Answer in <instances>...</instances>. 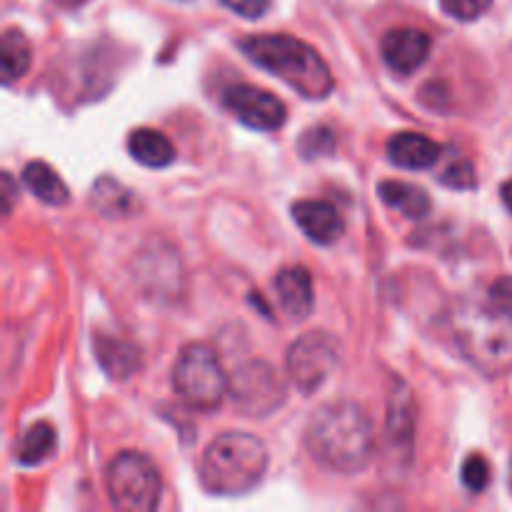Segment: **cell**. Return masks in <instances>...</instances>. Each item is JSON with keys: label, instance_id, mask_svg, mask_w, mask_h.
I'll use <instances>...</instances> for the list:
<instances>
[{"label": "cell", "instance_id": "obj_1", "mask_svg": "<svg viewBox=\"0 0 512 512\" xmlns=\"http://www.w3.org/2000/svg\"><path fill=\"white\" fill-rule=\"evenodd\" d=\"M313 460L335 473H360L375 455V430L368 413L353 400L323 405L305 430Z\"/></svg>", "mask_w": 512, "mask_h": 512}, {"label": "cell", "instance_id": "obj_2", "mask_svg": "<svg viewBox=\"0 0 512 512\" xmlns=\"http://www.w3.org/2000/svg\"><path fill=\"white\" fill-rule=\"evenodd\" d=\"M243 50L255 65L288 83L308 100H323L333 93V73L313 45L293 35H253L243 40Z\"/></svg>", "mask_w": 512, "mask_h": 512}, {"label": "cell", "instance_id": "obj_3", "mask_svg": "<svg viewBox=\"0 0 512 512\" xmlns=\"http://www.w3.org/2000/svg\"><path fill=\"white\" fill-rule=\"evenodd\" d=\"M453 340L460 355L488 378L512 373V315L505 310L460 308L453 315Z\"/></svg>", "mask_w": 512, "mask_h": 512}, {"label": "cell", "instance_id": "obj_4", "mask_svg": "<svg viewBox=\"0 0 512 512\" xmlns=\"http://www.w3.org/2000/svg\"><path fill=\"white\" fill-rule=\"evenodd\" d=\"M268 450L255 435L223 433L205 448L200 483L213 495H245L263 480Z\"/></svg>", "mask_w": 512, "mask_h": 512}, {"label": "cell", "instance_id": "obj_5", "mask_svg": "<svg viewBox=\"0 0 512 512\" xmlns=\"http://www.w3.org/2000/svg\"><path fill=\"white\" fill-rule=\"evenodd\" d=\"M173 388L188 408L210 413L230 393V378L208 345H188L173 368Z\"/></svg>", "mask_w": 512, "mask_h": 512}, {"label": "cell", "instance_id": "obj_6", "mask_svg": "<svg viewBox=\"0 0 512 512\" xmlns=\"http://www.w3.org/2000/svg\"><path fill=\"white\" fill-rule=\"evenodd\" d=\"M105 488L113 508L125 512H150L160 503V473L153 460L145 455L125 450L115 455L108 465Z\"/></svg>", "mask_w": 512, "mask_h": 512}, {"label": "cell", "instance_id": "obj_7", "mask_svg": "<svg viewBox=\"0 0 512 512\" xmlns=\"http://www.w3.org/2000/svg\"><path fill=\"white\" fill-rule=\"evenodd\" d=\"M288 375L300 388V393L313 395L315 390L323 388L328 383L330 375L335 373L340 363V343L335 335L320 333H305L290 345L288 350Z\"/></svg>", "mask_w": 512, "mask_h": 512}, {"label": "cell", "instance_id": "obj_8", "mask_svg": "<svg viewBox=\"0 0 512 512\" xmlns=\"http://www.w3.org/2000/svg\"><path fill=\"white\" fill-rule=\"evenodd\" d=\"M228 395L245 415H270L283 405L285 385L273 365L250 360L233 373Z\"/></svg>", "mask_w": 512, "mask_h": 512}, {"label": "cell", "instance_id": "obj_9", "mask_svg": "<svg viewBox=\"0 0 512 512\" xmlns=\"http://www.w3.org/2000/svg\"><path fill=\"white\" fill-rule=\"evenodd\" d=\"M223 103L240 123L253 130H278L285 123V105L268 90H260L255 85L238 83L225 88Z\"/></svg>", "mask_w": 512, "mask_h": 512}, {"label": "cell", "instance_id": "obj_10", "mask_svg": "<svg viewBox=\"0 0 512 512\" xmlns=\"http://www.w3.org/2000/svg\"><path fill=\"white\" fill-rule=\"evenodd\" d=\"M430 50H433V40L420 28H395L385 33L380 43L383 60L390 70L400 75H413L415 70L423 68Z\"/></svg>", "mask_w": 512, "mask_h": 512}, {"label": "cell", "instance_id": "obj_11", "mask_svg": "<svg viewBox=\"0 0 512 512\" xmlns=\"http://www.w3.org/2000/svg\"><path fill=\"white\" fill-rule=\"evenodd\" d=\"M293 220L318 245H333L343 235V218L328 200H298L293 205Z\"/></svg>", "mask_w": 512, "mask_h": 512}, {"label": "cell", "instance_id": "obj_12", "mask_svg": "<svg viewBox=\"0 0 512 512\" xmlns=\"http://www.w3.org/2000/svg\"><path fill=\"white\" fill-rule=\"evenodd\" d=\"M443 155L435 140L420 133H398L388 140V158L390 163L405 170H428Z\"/></svg>", "mask_w": 512, "mask_h": 512}, {"label": "cell", "instance_id": "obj_13", "mask_svg": "<svg viewBox=\"0 0 512 512\" xmlns=\"http://www.w3.org/2000/svg\"><path fill=\"white\" fill-rule=\"evenodd\" d=\"M275 290H278V300L283 305L285 313L290 318L300 320L308 318L313 313L315 305V290L313 278L305 268H285L280 270L275 278Z\"/></svg>", "mask_w": 512, "mask_h": 512}, {"label": "cell", "instance_id": "obj_14", "mask_svg": "<svg viewBox=\"0 0 512 512\" xmlns=\"http://www.w3.org/2000/svg\"><path fill=\"white\" fill-rule=\"evenodd\" d=\"M93 345H95V358H98V363L103 365V370L113 380H128L130 375H135V370L143 365L140 350L135 348L130 340L98 333L95 335Z\"/></svg>", "mask_w": 512, "mask_h": 512}, {"label": "cell", "instance_id": "obj_15", "mask_svg": "<svg viewBox=\"0 0 512 512\" xmlns=\"http://www.w3.org/2000/svg\"><path fill=\"white\" fill-rule=\"evenodd\" d=\"M388 443L395 453L410 455L415 440V400L405 385H398L390 395L388 405Z\"/></svg>", "mask_w": 512, "mask_h": 512}, {"label": "cell", "instance_id": "obj_16", "mask_svg": "<svg viewBox=\"0 0 512 512\" xmlns=\"http://www.w3.org/2000/svg\"><path fill=\"white\" fill-rule=\"evenodd\" d=\"M128 150L133 160H138L145 168H168L175 160V145L160 130L138 128L130 133Z\"/></svg>", "mask_w": 512, "mask_h": 512}, {"label": "cell", "instance_id": "obj_17", "mask_svg": "<svg viewBox=\"0 0 512 512\" xmlns=\"http://www.w3.org/2000/svg\"><path fill=\"white\" fill-rule=\"evenodd\" d=\"M23 183L28 185L30 193L45 205H65L70 200L68 185L63 183L58 173L43 160H33L23 168Z\"/></svg>", "mask_w": 512, "mask_h": 512}, {"label": "cell", "instance_id": "obj_18", "mask_svg": "<svg viewBox=\"0 0 512 512\" xmlns=\"http://www.w3.org/2000/svg\"><path fill=\"white\" fill-rule=\"evenodd\" d=\"M378 195L390 205L400 210L408 218H425L430 213V195L413 183H400V180H383L378 185Z\"/></svg>", "mask_w": 512, "mask_h": 512}, {"label": "cell", "instance_id": "obj_19", "mask_svg": "<svg viewBox=\"0 0 512 512\" xmlns=\"http://www.w3.org/2000/svg\"><path fill=\"white\" fill-rule=\"evenodd\" d=\"M90 203H93L95 213L105 215V218H123L133 210V193L113 178L95 180L93 193H90Z\"/></svg>", "mask_w": 512, "mask_h": 512}, {"label": "cell", "instance_id": "obj_20", "mask_svg": "<svg viewBox=\"0 0 512 512\" xmlns=\"http://www.w3.org/2000/svg\"><path fill=\"white\" fill-rule=\"evenodd\" d=\"M0 50H3V83L10 85L28 73L30 63H33V48L20 30L8 28L3 33Z\"/></svg>", "mask_w": 512, "mask_h": 512}, {"label": "cell", "instance_id": "obj_21", "mask_svg": "<svg viewBox=\"0 0 512 512\" xmlns=\"http://www.w3.org/2000/svg\"><path fill=\"white\" fill-rule=\"evenodd\" d=\"M55 448V430L50 423H35L23 433L18 440V463L23 465H40Z\"/></svg>", "mask_w": 512, "mask_h": 512}, {"label": "cell", "instance_id": "obj_22", "mask_svg": "<svg viewBox=\"0 0 512 512\" xmlns=\"http://www.w3.org/2000/svg\"><path fill=\"white\" fill-rule=\"evenodd\" d=\"M335 148V135L333 130L318 125V128H310L303 138L298 140V150L305 160L320 158V155H330Z\"/></svg>", "mask_w": 512, "mask_h": 512}, {"label": "cell", "instance_id": "obj_23", "mask_svg": "<svg viewBox=\"0 0 512 512\" xmlns=\"http://www.w3.org/2000/svg\"><path fill=\"white\" fill-rule=\"evenodd\" d=\"M463 485L473 493H483L490 485V463L480 453H473L463 463Z\"/></svg>", "mask_w": 512, "mask_h": 512}, {"label": "cell", "instance_id": "obj_24", "mask_svg": "<svg viewBox=\"0 0 512 512\" xmlns=\"http://www.w3.org/2000/svg\"><path fill=\"white\" fill-rule=\"evenodd\" d=\"M440 183L448 185V188L453 190H473L475 185H478L473 163L465 158L453 160V163L443 170V175H440Z\"/></svg>", "mask_w": 512, "mask_h": 512}, {"label": "cell", "instance_id": "obj_25", "mask_svg": "<svg viewBox=\"0 0 512 512\" xmlns=\"http://www.w3.org/2000/svg\"><path fill=\"white\" fill-rule=\"evenodd\" d=\"M445 13L455 20H478L480 15L488 13L493 0H440Z\"/></svg>", "mask_w": 512, "mask_h": 512}, {"label": "cell", "instance_id": "obj_26", "mask_svg": "<svg viewBox=\"0 0 512 512\" xmlns=\"http://www.w3.org/2000/svg\"><path fill=\"white\" fill-rule=\"evenodd\" d=\"M228 10L243 15V18H263L270 8V0H220Z\"/></svg>", "mask_w": 512, "mask_h": 512}, {"label": "cell", "instance_id": "obj_27", "mask_svg": "<svg viewBox=\"0 0 512 512\" xmlns=\"http://www.w3.org/2000/svg\"><path fill=\"white\" fill-rule=\"evenodd\" d=\"M490 300H493L495 308L512 315V278L495 280L493 288H490Z\"/></svg>", "mask_w": 512, "mask_h": 512}, {"label": "cell", "instance_id": "obj_28", "mask_svg": "<svg viewBox=\"0 0 512 512\" xmlns=\"http://www.w3.org/2000/svg\"><path fill=\"white\" fill-rule=\"evenodd\" d=\"M15 200V183L10 178V173H3V213L10 215Z\"/></svg>", "mask_w": 512, "mask_h": 512}, {"label": "cell", "instance_id": "obj_29", "mask_svg": "<svg viewBox=\"0 0 512 512\" xmlns=\"http://www.w3.org/2000/svg\"><path fill=\"white\" fill-rule=\"evenodd\" d=\"M500 195H503V203L508 205V210L512 213V178L505 180L503 188H500Z\"/></svg>", "mask_w": 512, "mask_h": 512}, {"label": "cell", "instance_id": "obj_30", "mask_svg": "<svg viewBox=\"0 0 512 512\" xmlns=\"http://www.w3.org/2000/svg\"><path fill=\"white\" fill-rule=\"evenodd\" d=\"M63 3H68V5H78V3H83V0H63Z\"/></svg>", "mask_w": 512, "mask_h": 512}, {"label": "cell", "instance_id": "obj_31", "mask_svg": "<svg viewBox=\"0 0 512 512\" xmlns=\"http://www.w3.org/2000/svg\"><path fill=\"white\" fill-rule=\"evenodd\" d=\"M510 485H512V473H510Z\"/></svg>", "mask_w": 512, "mask_h": 512}]
</instances>
